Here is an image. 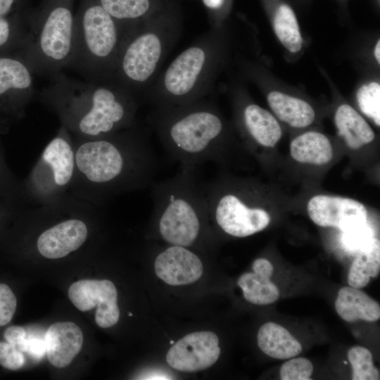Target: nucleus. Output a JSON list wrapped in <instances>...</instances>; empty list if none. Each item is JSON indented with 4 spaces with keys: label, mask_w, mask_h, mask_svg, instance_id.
Wrapping results in <instances>:
<instances>
[{
    "label": "nucleus",
    "mask_w": 380,
    "mask_h": 380,
    "mask_svg": "<svg viewBox=\"0 0 380 380\" xmlns=\"http://www.w3.org/2000/svg\"><path fill=\"white\" fill-rule=\"evenodd\" d=\"M72 139L75 175L70 194L101 207L116 196L152 183L156 156L137 125L101 137Z\"/></svg>",
    "instance_id": "nucleus-1"
},
{
    "label": "nucleus",
    "mask_w": 380,
    "mask_h": 380,
    "mask_svg": "<svg viewBox=\"0 0 380 380\" xmlns=\"http://www.w3.org/2000/svg\"><path fill=\"white\" fill-rule=\"evenodd\" d=\"M51 80L39 98L72 137L94 138L136 125L138 99L114 80H78L61 72Z\"/></svg>",
    "instance_id": "nucleus-2"
},
{
    "label": "nucleus",
    "mask_w": 380,
    "mask_h": 380,
    "mask_svg": "<svg viewBox=\"0 0 380 380\" xmlns=\"http://www.w3.org/2000/svg\"><path fill=\"white\" fill-rule=\"evenodd\" d=\"M151 122L165 151L181 167L220 160L224 125L208 103L157 107Z\"/></svg>",
    "instance_id": "nucleus-3"
},
{
    "label": "nucleus",
    "mask_w": 380,
    "mask_h": 380,
    "mask_svg": "<svg viewBox=\"0 0 380 380\" xmlns=\"http://www.w3.org/2000/svg\"><path fill=\"white\" fill-rule=\"evenodd\" d=\"M151 197L159 236L170 245L196 243L209 216L205 184L196 169L181 167L173 177L154 183Z\"/></svg>",
    "instance_id": "nucleus-4"
},
{
    "label": "nucleus",
    "mask_w": 380,
    "mask_h": 380,
    "mask_svg": "<svg viewBox=\"0 0 380 380\" xmlns=\"http://www.w3.org/2000/svg\"><path fill=\"white\" fill-rule=\"evenodd\" d=\"M130 32L97 0H80L68 68L87 80H111L122 46Z\"/></svg>",
    "instance_id": "nucleus-5"
},
{
    "label": "nucleus",
    "mask_w": 380,
    "mask_h": 380,
    "mask_svg": "<svg viewBox=\"0 0 380 380\" xmlns=\"http://www.w3.org/2000/svg\"><path fill=\"white\" fill-rule=\"evenodd\" d=\"M75 0H42L26 17L20 52L34 74L51 78L68 68L72 56Z\"/></svg>",
    "instance_id": "nucleus-6"
},
{
    "label": "nucleus",
    "mask_w": 380,
    "mask_h": 380,
    "mask_svg": "<svg viewBox=\"0 0 380 380\" xmlns=\"http://www.w3.org/2000/svg\"><path fill=\"white\" fill-rule=\"evenodd\" d=\"M179 30L137 27L125 39L111 77L137 99L156 75Z\"/></svg>",
    "instance_id": "nucleus-7"
},
{
    "label": "nucleus",
    "mask_w": 380,
    "mask_h": 380,
    "mask_svg": "<svg viewBox=\"0 0 380 380\" xmlns=\"http://www.w3.org/2000/svg\"><path fill=\"white\" fill-rule=\"evenodd\" d=\"M75 175L72 136L61 125L22 184L26 202L42 205L59 200L70 194Z\"/></svg>",
    "instance_id": "nucleus-8"
},
{
    "label": "nucleus",
    "mask_w": 380,
    "mask_h": 380,
    "mask_svg": "<svg viewBox=\"0 0 380 380\" xmlns=\"http://www.w3.org/2000/svg\"><path fill=\"white\" fill-rule=\"evenodd\" d=\"M212 56L208 36L181 52L167 68L150 94L157 107L198 101L206 94Z\"/></svg>",
    "instance_id": "nucleus-9"
},
{
    "label": "nucleus",
    "mask_w": 380,
    "mask_h": 380,
    "mask_svg": "<svg viewBox=\"0 0 380 380\" xmlns=\"http://www.w3.org/2000/svg\"><path fill=\"white\" fill-rule=\"evenodd\" d=\"M208 214L226 234L246 237L265 229L270 216L261 208L249 205L220 181L205 184Z\"/></svg>",
    "instance_id": "nucleus-10"
},
{
    "label": "nucleus",
    "mask_w": 380,
    "mask_h": 380,
    "mask_svg": "<svg viewBox=\"0 0 380 380\" xmlns=\"http://www.w3.org/2000/svg\"><path fill=\"white\" fill-rule=\"evenodd\" d=\"M31 68L22 55L0 56V110L22 116L35 94Z\"/></svg>",
    "instance_id": "nucleus-11"
},
{
    "label": "nucleus",
    "mask_w": 380,
    "mask_h": 380,
    "mask_svg": "<svg viewBox=\"0 0 380 380\" xmlns=\"http://www.w3.org/2000/svg\"><path fill=\"white\" fill-rule=\"evenodd\" d=\"M68 296L72 304L82 312L97 307L95 321L99 327L108 328L118 322V293L112 281L107 279L79 280L69 287Z\"/></svg>",
    "instance_id": "nucleus-12"
},
{
    "label": "nucleus",
    "mask_w": 380,
    "mask_h": 380,
    "mask_svg": "<svg viewBox=\"0 0 380 380\" xmlns=\"http://www.w3.org/2000/svg\"><path fill=\"white\" fill-rule=\"evenodd\" d=\"M220 354L217 336L212 331H197L174 343L166 355V360L176 370L193 372L211 367Z\"/></svg>",
    "instance_id": "nucleus-13"
},
{
    "label": "nucleus",
    "mask_w": 380,
    "mask_h": 380,
    "mask_svg": "<svg viewBox=\"0 0 380 380\" xmlns=\"http://www.w3.org/2000/svg\"><path fill=\"white\" fill-rule=\"evenodd\" d=\"M308 213L317 225L336 227L342 232L367 222L365 207L348 198L315 196L308 201Z\"/></svg>",
    "instance_id": "nucleus-14"
},
{
    "label": "nucleus",
    "mask_w": 380,
    "mask_h": 380,
    "mask_svg": "<svg viewBox=\"0 0 380 380\" xmlns=\"http://www.w3.org/2000/svg\"><path fill=\"white\" fill-rule=\"evenodd\" d=\"M187 248L171 245L156 256V274L166 284L171 286L189 284L202 275L201 259Z\"/></svg>",
    "instance_id": "nucleus-15"
},
{
    "label": "nucleus",
    "mask_w": 380,
    "mask_h": 380,
    "mask_svg": "<svg viewBox=\"0 0 380 380\" xmlns=\"http://www.w3.org/2000/svg\"><path fill=\"white\" fill-rule=\"evenodd\" d=\"M46 354L49 362L57 368L68 366L80 351L83 334L72 322L51 324L45 334Z\"/></svg>",
    "instance_id": "nucleus-16"
},
{
    "label": "nucleus",
    "mask_w": 380,
    "mask_h": 380,
    "mask_svg": "<svg viewBox=\"0 0 380 380\" xmlns=\"http://www.w3.org/2000/svg\"><path fill=\"white\" fill-rule=\"evenodd\" d=\"M252 268L253 272L243 274L237 281L244 298L257 305L275 302L279 296V291L270 280L274 271L272 263L265 258H258L253 262Z\"/></svg>",
    "instance_id": "nucleus-17"
},
{
    "label": "nucleus",
    "mask_w": 380,
    "mask_h": 380,
    "mask_svg": "<svg viewBox=\"0 0 380 380\" xmlns=\"http://www.w3.org/2000/svg\"><path fill=\"white\" fill-rule=\"evenodd\" d=\"M335 308L338 315L348 322L358 319L375 322L380 318L379 304L360 289L351 286L338 291Z\"/></svg>",
    "instance_id": "nucleus-18"
},
{
    "label": "nucleus",
    "mask_w": 380,
    "mask_h": 380,
    "mask_svg": "<svg viewBox=\"0 0 380 380\" xmlns=\"http://www.w3.org/2000/svg\"><path fill=\"white\" fill-rule=\"evenodd\" d=\"M258 345L267 355L279 360L293 357L302 351L300 343L284 327L267 322L259 329Z\"/></svg>",
    "instance_id": "nucleus-19"
},
{
    "label": "nucleus",
    "mask_w": 380,
    "mask_h": 380,
    "mask_svg": "<svg viewBox=\"0 0 380 380\" xmlns=\"http://www.w3.org/2000/svg\"><path fill=\"white\" fill-rule=\"evenodd\" d=\"M243 120L253 139L261 146L274 147L281 137V129L274 117L256 104L248 105Z\"/></svg>",
    "instance_id": "nucleus-20"
},
{
    "label": "nucleus",
    "mask_w": 380,
    "mask_h": 380,
    "mask_svg": "<svg viewBox=\"0 0 380 380\" xmlns=\"http://www.w3.org/2000/svg\"><path fill=\"white\" fill-rule=\"evenodd\" d=\"M291 157L301 163L324 165L333 157L328 138L317 132H308L296 137L291 143Z\"/></svg>",
    "instance_id": "nucleus-21"
},
{
    "label": "nucleus",
    "mask_w": 380,
    "mask_h": 380,
    "mask_svg": "<svg viewBox=\"0 0 380 380\" xmlns=\"http://www.w3.org/2000/svg\"><path fill=\"white\" fill-rule=\"evenodd\" d=\"M338 134L347 146L357 149L373 141L374 133L365 119L351 106L341 105L335 114Z\"/></svg>",
    "instance_id": "nucleus-22"
},
{
    "label": "nucleus",
    "mask_w": 380,
    "mask_h": 380,
    "mask_svg": "<svg viewBox=\"0 0 380 380\" xmlns=\"http://www.w3.org/2000/svg\"><path fill=\"white\" fill-rule=\"evenodd\" d=\"M272 110L284 122L294 127H305L315 120V111L306 101L279 91L268 94Z\"/></svg>",
    "instance_id": "nucleus-23"
},
{
    "label": "nucleus",
    "mask_w": 380,
    "mask_h": 380,
    "mask_svg": "<svg viewBox=\"0 0 380 380\" xmlns=\"http://www.w3.org/2000/svg\"><path fill=\"white\" fill-rule=\"evenodd\" d=\"M380 271V243L374 238L372 242L358 251L348 275L350 286L360 289L367 286L371 278L378 276Z\"/></svg>",
    "instance_id": "nucleus-24"
},
{
    "label": "nucleus",
    "mask_w": 380,
    "mask_h": 380,
    "mask_svg": "<svg viewBox=\"0 0 380 380\" xmlns=\"http://www.w3.org/2000/svg\"><path fill=\"white\" fill-rule=\"evenodd\" d=\"M100 5L129 32L148 13L151 0H97Z\"/></svg>",
    "instance_id": "nucleus-25"
},
{
    "label": "nucleus",
    "mask_w": 380,
    "mask_h": 380,
    "mask_svg": "<svg viewBox=\"0 0 380 380\" xmlns=\"http://www.w3.org/2000/svg\"><path fill=\"white\" fill-rule=\"evenodd\" d=\"M274 29L281 44L291 52H298L303 45V39L296 16L287 4H281L274 15Z\"/></svg>",
    "instance_id": "nucleus-26"
},
{
    "label": "nucleus",
    "mask_w": 380,
    "mask_h": 380,
    "mask_svg": "<svg viewBox=\"0 0 380 380\" xmlns=\"http://www.w3.org/2000/svg\"><path fill=\"white\" fill-rule=\"evenodd\" d=\"M348 358L353 369V380H378L379 372L373 363L371 352L362 346H354L348 351Z\"/></svg>",
    "instance_id": "nucleus-27"
},
{
    "label": "nucleus",
    "mask_w": 380,
    "mask_h": 380,
    "mask_svg": "<svg viewBox=\"0 0 380 380\" xmlns=\"http://www.w3.org/2000/svg\"><path fill=\"white\" fill-rule=\"evenodd\" d=\"M26 34V17L11 20L0 15V50L17 46L21 51Z\"/></svg>",
    "instance_id": "nucleus-28"
},
{
    "label": "nucleus",
    "mask_w": 380,
    "mask_h": 380,
    "mask_svg": "<svg viewBox=\"0 0 380 380\" xmlns=\"http://www.w3.org/2000/svg\"><path fill=\"white\" fill-rule=\"evenodd\" d=\"M357 100L361 111L380 125V85L370 82L362 86L357 92Z\"/></svg>",
    "instance_id": "nucleus-29"
},
{
    "label": "nucleus",
    "mask_w": 380,
    "mask_h": 380,
    "mask_svg": "<svg viewBox=\"0 0 380 380\" xmlns=\"http://www.w3.org/2000/svg\"><path fill=\"white\" fill-rule=\"evenodd\" d=\"M312 372L313 365L308 359L297 357L281 365L280 377L282 380H309Z\"/></svg>",
    "instance_id": "nucleus-30"
},
{
    "label": "nucleus",
    "mask_w": 380,
    "mask_h": 380,
    "mask_svg": "<svg viewBox=\"0 0 380 380\" xmlns=\"http://www.w3.org/2000/svg\"><path fill=\"white\" fill-rule=\"evenodd\" d=\"M374 238L372 229L367 222L343 232L342 241L348 250L360 251L368 246Z\"/></svg>",
    "instance_id": "nucleus-31"
},
{
    "label": "nucleus",
    "mask_w": 380,
    "mask_h": 380,
    "mask_svg": "<svg viewBox=\"0 0 380 380\" xmlns=\"http://www.w3.org/2000/svg\"><path fill=\"white\" fill-rule=\"evenodd\" d=\"M25 363L23 353L8 342L0 341V365L10 370H18Z\"/></svg>",
    "instance_id": "nucleus-32"
},
{
    "label": "nucleus",
    "mask_w": 380,
    "mask_h": 380,
    "mask_svg": "<svg viewBox=\"0 0 380 380\" xmlns=\"http://www.w3.org/2000/svg\"><path fill=\"white\" fill-rule=\"evenodd\" d=\"M17 300L11 288L0 283V327L6 325L16 310Z\"/></svg>",
    "instance_id": "nucleus-33"
},
{
    "label": "nucleus",
    "mask_w": 380,
    "mask_h": 380,
    "mask_svg": "<svg viewBox=\"0 0 380 380\" xmlns=\"http://www.w3.org/2000/svg\"><path fill=\"white\" fill-rule=\"evenodd\" d=\"M25 353L32 360H40L46 354L45 336L42 338L40 336L28 334L27 332Z\"/></svg>",
    "instance_id": "nucleus-34"
},
{
    "label": "nucleus",
    "mask_w": 380,
    "mask_h": 380,
    "mask_svg": "<svg viewBox=\"0 0 380 380\" xmlns=\"http://www.w3.org/2000/svg\"><path fill=\"white\" fill-rule=\"evenodd\" d=\"M6 341L14 346L22 353L25 351L27 331L19 326H11L8 327L4 334Z\"/></svg>",
    "instance_id": "nucleus-35"
},
{
    "label": "nucleus",
    "mask_w": 380,
    "mask_h": 380,
    "mask_svg": "<svg viewBox=\"0 0 380 380\" xmlns=\"http://www.w3.org/2000/svg\"><path fill=\"white\" fill-rule=\"evenodd\" d=\"M29 0H0V15L8 16L11 12L17 10L27 14L31 6H28Z\"/></svg>",
    "instance_id": "nucleus-36"
},
{
    "label": "nucleus",
    "mask_w": 380,
    "mask_h": 380,
    "mask_svg": "<svg viewBox=\"0 0 380 380\" xmlns=\"http://www.w3.org/2000/svg\"><path fill=\"white\" fill-rule=\"evenodd\" d=\"M204 5L213 10L220 8L224 4L225 0H202Z\"/></svg>",
    "instance_id": "nucleus-37"
},
{
    "label": "nucleus",
    "mask_w": 380,
    "mask_h": 380,
    "mask_svg": "<svg viewBox=\"0 0 380 380\" xmlns=\"http://www.w3.org/2000/svg\"><path fill=\"white\" fill-rule=\"evenodd\" d=\"M380 41L378 40L376 44V46H375V49H374V56H375V58L376 59V61H378V63H380Z\"/></svg>",
    "instance_id": "nucleus-38"
},
{
    "label": "nucleus",
    "mask_w": 380,
    "mask_h": 380,
    "mask_svg": "<svg viewBox=\"0 0 380 380\" xmlns=\"http://www.w3.org/2000/svg\"><path fill=\"white\" fill-rule=\"evenodd\" d=\"M8 206H14V205L9 203H4L3 204L0 203V210L4 208H6Z\"/></svg>",
    "instance_id": "nucleus-39"
},
{
    "label": "nucleus",
    "mask_w": 380,
    "mask_h": 380,
    "mask_svg": "<svg viewBox=\"0 0 380 380\" xmlns=\"http://www.w3.org/2000/svg\"><path fill=\"white\" fill-rule=\"evenodd\" d=\"M170 343H171V344H173V343H175V341H172V340H171V341H170Z\"/></svg>",
    "instance_id": "nucleus-40"
},
{
    "label": "nucleus",
    "mask_w": 380,
    "mask_h": 380,
    "mask_svg": "<svg viewBox=\"0 0 380 380\" xmlns=\"http://www.w3.org/2000/svg\"><path fill=\"white\" fill-rule=\"evenodd\" d=\"M129 316H132V313L129 312Z\"/></svg>",
    "instance_id": "nucleus-41"
}]
</instances>
